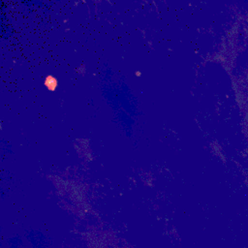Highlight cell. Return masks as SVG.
Segmentation results:
<instances>
[{"instance_id":"1","label":"cell","mask_w":248,"mask_h":248,"mask_svg":"<svg viewBox=\"0 0 248 248\" xmlns=\"http://www.w3.org/2000/svg\"><path fill=\"white\" fill-rule=\"evenodd\" d=\"M46 85L49 88V89H53L54 87H55V85H56V81H55V79H53L52 78H47V79L46 80Z\"/></svg>"}]
</instances>
